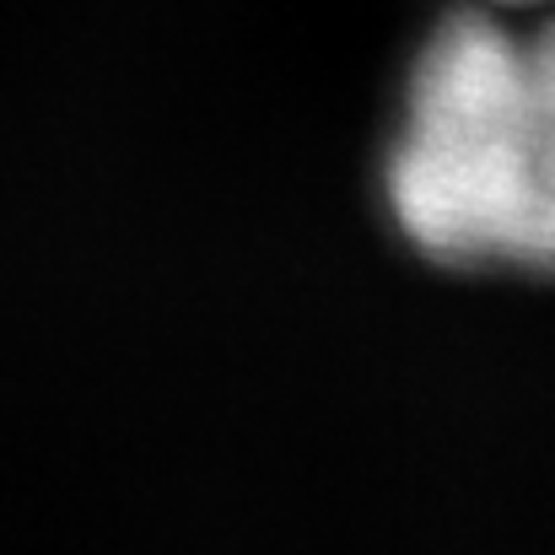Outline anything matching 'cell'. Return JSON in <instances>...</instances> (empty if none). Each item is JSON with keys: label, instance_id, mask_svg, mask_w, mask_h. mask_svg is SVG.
<instances>
[{"label": "cell", "instance_id": "7a4b0ae2", "mask_svg": "<svg viewBox=\"0 0 555 555\" xmlns=\"http://www.w3.org/2000/svg\"><path fill=\"white\" fill-rule=\"evenodd\" d=\"M491 5H513V0H491Z\"/></svg>", "mask_w": 555, "mask_h": 555}, {"label": "cell", "instance_id": "6da1fadb", "mask_svg": "<svg viewBox=\"0 0 555 555\" xmlns=\"http://www.w3.org/2000/svg\"><path fill=\"white\" fill-rule=\"evenodd\" d=\"M383 194L431 264L555 275V22L448 16L410 70Z\"/></svg>", "mask_w": 555, "mask_h": 555}]
</instances>
